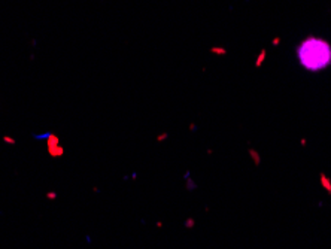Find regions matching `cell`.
Returning <instances> with one entry per match:
<instances>
[{"mask_svg": "<svg viewBox=\"0 0 331 249\" xmlns=\"http://www.w3.org/2000/svg\"><path fill=\"white\" fill-rule=\"evenodd\" d=\"M298 63L310 72L325 69L331 63V46L328 42L319 37L304 39L296 49Z\"/></svg>", "mask_w": 331, "mask_h": 249, "instance_id": "obj_1", "label": "cell"}, {"mask_svg": "<svg viewBox=\"0 0 331 249\" xmlns=\"http://www.w3.org/2000/svg\"><path fill=\"white\" fill-rule=\"evenodd\" d=\"M46 145H48V154L52 158H60L64 155V148L60 145V139L58 136H55L54 133H48L46 134Z\"/></svg>", "mask_w": 331, "mask_h": 249, "instance_id": "obj_2", "label": "cell"}, {"mask_svg": "<svg viewBox=\"0 0 331 249\" xmlns=\"http://www.w3.org/2000/svg\"><path fill=\"white\" fill-rule=\"evenodd\" d=\"M248 155H249V158L252 160L254 163V166L255 167H260L261 166V161H262V157L261 154L255 149V148H248Z\"/></svg>", "mask_w": 331, "mask_h": 249, "instance_id": "obj_3", "label": "cell"}, {"mask_svg": "<svg viewBox=\"0 0 331 249\" xmlns=\"http://www.w3.org/2000/svg\"><path fill=\"white\" fill-rule=\"evenodd\" d=\"M265 49H262L260 55H258V58H257V61H255V67H261V64L264 63V60H265Z\"/></svg>", "mask_w": 331, "mask_h": 249, "instance_id": "obj_4", "label": "cell"}, {"mask_svg": "<svg viewBox=\"0 0 331 249\" xmlns=\"http://www.w3.org/2000/svg\"><path fill=\"white\" fill-rule=\"evenodd\" d=\"M210 52L216 54V55H225L227 49H224V48H218V46H213V48H210Z\"/></svg>", "mask_w": 331, "mask_h": 249, "instance_id": "obj_5", "label": "cell"}, {"mask_svg": "<svg viewBox=\"0 0 331 249\" xmlns=\"http://www.w3.org/2000/svg\"><path fill=\"white\" fill-rule=\"evenodd\" d=\"M185 179H187V190L192 191V190H195V188H197V183H195L194 180H191V178H190V179L185 178Z\"/></svg>", "mask_w": 331, "mask_h": 249, "instance_id": "obj_6", "label": "cell"}, {"mask_svg": "<svg viewBox=\"0 0 331 249\" xmlns=\"http://www.w3.org/2000/svg\"><path fill=\"white\" fill-rule=\"evenodd\" d=\"M167 137H169V134H167V133H160L157 137H155V142L161 143V142H164V140H167Z\"/></svg>", "mask_w": 331, "mask_h": 249, "instance_id": "obj_7", "label": "cell"}, {"mask_svg": "<svg viewBox=\"0 0 331 249\" xmlns=\"http://www.w3.org/2000/svg\"><path fill=\"white\" fill-rule=\"evenodd\" d=\"M194 225H195V219L194 218L185 219V228H194Z\"/></svg>", "mask_w": 331, "mask_h": 249, "instance_id": "obj_8", "label": "cell"}, {"mask_svg": "<svg viewBox=\"0 0 331 249\" xmlns=\"http://www.w3.org/2000/svg\"><path fill=\"white\" fill-rule=\"evenodd\" d=\"M321 182H322V185H324V188H327L328 191H331V187H330V183H328V180L324 178V175L321 176Z\"/></svg>", "mask_w": 331, "mask_h": 249, "instance_id": "obj_9", "label": "cell"}, {"mask_svg": "<svg viewBox=\"0 0 331 249\" xmlns=\"http://www.w3.org/2000/svg\"><path fill=\"white\" fill-rule=\"evenodd\" d=\"M46 198H48V200H55V198H57V193H54V191L46 193Z\"/></svg>", "mask_w": 331, "mask_h": 249, "instance_id": "obj_10", "label": "cell"}, {"mask_svg": "<svg viewBox=\"0 0 331 249\" xmlns=\"http://www.w3.org/2000/svg\"><path fill=\"white\" fill-rule=\"evenodd\" d=\"M279 42H280V39H279V37H275V39L272 40V43H273L275 46H276V45H279Z\"/></svg>", "mask_w": 331, "mask_h": 249, "instance_id": "obj_11", "label": "cell"}, {"mask_svg": "<svg viewBox=\"0 0 331 249\" xmlns=\"http://www.w3.org/2000/svg\"><path fill=\"white\" fill-rule=\"evenodd\" d=\"M5 142H8V143H11V145H14V143H15V140H14V139H11V137H5Z\"/></svg>", "mask_w": 331, "mask_h": 249, "instance_id": "obj_12", "label": "cell"}]
</instances>
